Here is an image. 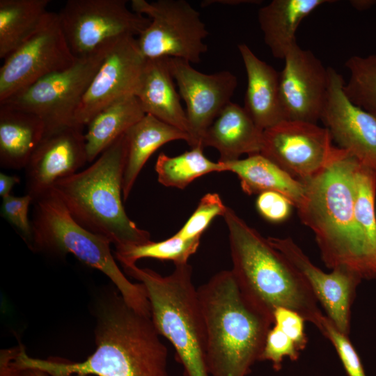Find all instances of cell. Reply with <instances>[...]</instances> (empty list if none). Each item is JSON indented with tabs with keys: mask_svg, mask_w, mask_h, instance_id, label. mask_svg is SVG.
Listing matches in <instances>:
<instances>
[{
	"mask_svg": "<svg viewBox=\"0 0 376 376\" xmlns=\"http://www.w3.org/2000/svg\"><path fill=\"white\" fill-rule=\"evenodd\" d=\"M46 132L41 118L0 104V165L20 169L27 165Z\"/></svg>",
	"mask_w": 376,
	"mask_h": 376,
	"instance_id": "23",
	"label": "cell"
},
{
	"mask_svg": "<svg viewBox=\"0 0 376 376\" xmlns=\"http://www.w3.org/2000/svg\"><path fill=\"white\" fill-rule=\"evenodd\" d=\"M227 208L218 194H206L201 198L193 214L175 235L184 240L201 238L212 221L218 216L224 217Z\"/></svg>",
	"mask_w": 376,
	"mask_h": 376,
	"instance_id": "32",
	"label": "cell"
},
{
	"mask_svg": "<svg viewBox=\"0 0 376 376\" xmlns=\"http://www.w3.org/2000/svg\"><path fill=\"white\" fill-rule=\"evenodd\" d=\"M263 134L244 107L231 102L206 130L201 144L217 149L219 161L226 162L239 159L243 154L260 153Z\"/></svg>",
	"mask_w": 376,
	"mask_h": 376,
	"instance_id": "21",
	"label": "cell"
},
{
	"mask_svg": "<svg viewBox=\"0 0 376 376\" xmlns=\"http://www.w3.org/2000/svg\"><path fill=\"white\" fill-rule=\"evenodd\" d=\"M273 320L274 325L287 335L299 351L305 349L308 343L306 320L299 313L285 307H278L273 313Z\"/></svg>",
	"mask_w": 376,
	"mask_h": 376,
	"instance_id": "36",
	"label": "cell"
},
{
	"mask_svg": "<svg viewBox=\"0 0 376 376\" xmlns=\"http://www.w3.org/2000/svg\"><path fill=\"white\" fill-rule=\"evenodd\" d=\"M33 203L28 194L23 196L10 195L3 198L1 215L15 226L22 235L31 243L33 240L32 223L29 221L28 212L29 205Z\"/></svg>",
	"mask_w": 376,
	"mask_h": 376,
	"instance_id": "35",
	"label": "cell"
},
{
	"mask_svg": "<svg viewBox=\"0 0 376 376\" xmlns=\"http://www.w3.org/2000/svg\"><path fill=\"white\" fill-rule=\"evenodd\" d=\"M200 240H184L175 234L161 242L116 246V256L123 266L136 264L137 260L144 258L171 260L175 265L184 264L196 252Z\"/></svg>",
	"mask_w": 376,
	"mask_h": 376,
	"instance_id": "30",
	"label": "cell"
},
{
	"mask_svg": "<svg viewBox=\"0 0 376 376\" xmlns=\"http://www.w3.org/2000/svg\"><path fill=\"white\" fill-rule=\"evenodd\" d=\"M376 171L359 162L354 173V217L370 266L376 276Z\"/></svg>",
	"mask_w": 376,
	"mask_h": 376,
	"instance_id": "28",
	"label": "cell"
},
{
	"mask_svg": "<svg viewBox=\"0 0 376 376\" xmlns=\"http://www.w3.org/2000/svg\"><path fill=\"white\" fill-rule=\"evenodd\" d=\"M22 376H49L44 371L38 369L22 370Z\"/></svg>",
	"mask_w": 376,
	"mask_h": 376,
	"instance_id": "41",
	"label": "cell"
},
{
	"mask_svg": "<svg viewBox=\"0 0 376 376\" xmlns=\"http://www.w3.org/2000/svg\"><path fill=\"white\" fill-rule=\"evenodd\" d=\"M345 66L350 77L343 89L356 105L376 115V54L352 56Z\"/></svg>",
	"mask_w": 376,
	"mask_h": 376,
	"instance_id": "31",
	"label": "cell"
},
{
	"mask_svg": "<svg viewBox=\"0 0 376 376\" xmlns=\"http://www.w3.org/2000/svg\"><path fill=\"white\" fill-rule=\"evenodd\" d=\"M125 0H68L58 13L68 44L76 57L90 54L125 36H139L150 24L130 10Z\"/></svg>",
	"mask_w": 376,
	"mask_h": 376,
	"instance_id": "10",
	"label": "cell"
},
{
	"mask_svg": "<svg viewBox=\"0 0 376 376\" xmlns=\"http://www.w3.org/2000/svg\"><path fill=\"white\" fill-rule=\"evenodd\" d=\"M169 58H146L134 95L146 114L152 115L190 136L187 113L182 107L180 93L174 85Z\"/></svg>",
	"mask_w": 376,
	"mask_h": 376,
	"instance_id": "19",
	"label": "cell"
},
{
	"mask_svg": "<svg viewBox=\"0 0 376 376\" xmlns=\"http://www.w3.org/2000/svg\"><path fill=\"white\" fill-rule=\"evenodd\" d=\"M131 8L151 21L136 38L146 58H177L198 63L207 51L204 40L209 33L200 13L187 1L132 0Z\"/></svg>",
	"mask_w": 376,
	"mask_h": 376,
	"instance_id": "9",
	"label": "cell"
},
{
	"mask_svg": "<svg viewBox=\"0 0 376 376\" xmlns=\"http://www.w3.org/2000/svg\"><path fill=\"white\" fill-rule=\"evenodd\" d=\"M17 351L7 355L3 354L1 358V376H22V370L15 364L14 359Z\"/></svg>",
	"mask_w": 376,
	"mask_h": 376,
	"instance_id": "38",
	"label": "cell"
},
{
	"mask_svg": "<svg viewBox=\"0 0 376 376\" xmlns=\"http://www.w3.org/2000/svg\"><path fill=\"white\" fill-rule=\"evenodd\" d=\"M214 1V2H220L219 3H224V4H230V5H234V4H240V3H244L245 2H247V3H251V2H253L255 3V2H256V1Z\"/></svg>",
	"mask_w": 376,
	"mask_h": 376,
	"instance_id": "42",
	"label": "cell"
},
{
	"mask_svg": "<svg viewBox=\"0 0 376 376\" xmlns=\"http://www.w3.org/2000/svg\"><path fill=\"white\" fill-rule=\"evenodd\" d=\"M169 60L171 75L186 105L191 148L201 146L206 130L231 102L237 79L228 70L206 74L198 71L185 60Z\"/></svg>",
	"mask_w": 376,
	"mask_h": 376,
	"instance_id": "14",
	"label": "cell"
},
{
	"mask_svg": "<svg viewBox=\"0 0 376 376\" xmlns=\"http://www.w3.org/2000/svg\"><path fill=\"white\" fill-rule=\"evenodd\" d=\"M20 182V179L17 175H7L3 173H0V196L2 198L10 194L13 187Z\"/></svg>",
	"mask_w": 376,
	"mask_h": 376,
	"instance_id": "39",
	"label": "cell"
},
{
	"mask_svg": "<svg viewBox=\"0 0 376 376\" xmlns=\"http://www.w3.org/2000/svg\"><path fill=\"white\" fill-rule=\"evenodd\" d=\"M127 157L123 180V198L125 201L139 173L150 157L162 146L184 140L190 146V136L150 114H146L125 133Z\"/></svg>",
	"mask_w": 376,
	"mask_h": 376,
	"instance_id": "22",
	"label": "cell"
},
{
	"mask_svg": "<svg viewBox=\"0 0 376 376\" xmlns=\"http://www.w3.org/2000/svg\"><path fill=\"white\" fill-rule=\"evenodd\" d=\"M198 290L205 331L209 376H246L260 360L273 317L241 291L231 270Z\"/></svg>",
	"mask_w": 376,
	"mask_h": 376,
	"instance_id": "3",
	"label": "cell"
},
{
	"mask_svg": "<svg viewBox=\"0 0 376 376\" xmlns=\"http://www.w3.org/2000/svg\"><path fill=\"white\" fill-rule=\"evenodd\" d=\"M300 351L295 343L281 329L273 325L269 330L259 361H269L273 368L279 371L285 357L297 361Z\"/></svg>",
	"mask_w": 376,
	"mask_h": 376,
	"instance_id": "34",
	"label": "cell"
},
{
	"mask_svg": "<svg viewBox=\"0 0 376 376\" xmlns=\"http://www.w3.org/2000/svg\"><path fill=\"white\" fill-rule=\"evenodd\" d=\"M331 141L326 127L310 122L285 120L263 130L260 153L303 182L327 166L334 147Z\"/></svg>",
	"mask_w": 376,
	"mask_h": 376,
	"instance_id": "12",
	"label": "cell"
},
{
	"mask_svg": "<svg viewBox=\"0 0 376 376\" xmlns=\"http://www.w3.org/2000/svg\"><path fill=\"white\" fill-rule=\"evenodd\" d=\"M329 88L320 120L339 147L376 171V115L346 95L342 76L328 68Z\"/></svg>",
	"mask_w": 376,
	"mask_h": 376,
	"instance_id": "18",
	"label": "cell"
},
{
	"mask_svg": "<svg viewBox=\"0 0 376 376\" xmlns=\"http://www.w3.org/2000/svg\"><path fill=\"white\" fill-rule=\"evenodd\" d=\"M359 162L347 150L334 146L327 166L302 182L306 198L297 212L301 222L314 233L329 269L347 267L370 280L376 276L354 217V173Z\"/></svg>",
	"mask_w": 376,
	"mask_h": 376,
	"instance_id": "2",
	"label": "cell"
},
{
	"mask_svg": "<svg viewBox=\"0 0 376 376\" xmlns=\"http://www.w3.org/2000/svg\"><path fill=\"white\" fill-rule=\"evenodd\" d=\"M247 77L244 108L263 130L285 120L279 72L260 59L246 44L237 46Z\"/></svg>",
	"mask_w": 376,
	"mask_h": 376,
	"instance_id": "20",
	"label": "cell"
},
{
	"mask_svg": "<svg viewBox=\"0 0 376 376\" xmlns=\"http://www.w3.org/2000/svg\"><path fill=\"white\" fill-rule=\"evenodd\" d=\"M86 162L82 126L71 125L45 132L24 168L26 194L35 203Z\"/></svg>",
	"mask_w": 376,
	"mask_h": 376,
	"instance_id": "17",
	"label": "cell"
},
{
	"mask_svg": "<svg viewBox=\"0 0 376 376\" xmlns=\"http://www.w3.org/2000/svg\"><path fill=\"white\" fill-rule=\"evenodd\" d=\"M126 157L124 134L87 169L58 181L52 189L77 223L116 246L151 241L150 233L128 217L123 204Z\"/></svg>",
	"mask_w": 376,
	"mask_h": 376,
	"instance_id": "5",
	"label": "cell"
},
{
	"mask_svg": "<svg viewBox=\"0 0 376 376\" xmlns=\"http://www.w3.org/2000/svg\"><path fill=\"white\" fill-rule=\"evenodd\" d=\"M222 163L226 171L237 175L242 191L248 195L276 191L287 197L297 209L304 202V184L260 153Z\"/></svg>",
	"mask_w": 376,
	"mask_h": 376,
	"instance_id": "24",
	"label": "cell"
},
{
	"mask_svg": "<svg viewBox=\"0 0 376 376\" xmlns=\"http://www.w3.org/2000/svg\"><path fill=\"white\" fill-rule=\"evenodd\" d=\"M34 203L32 243L36 248L73 254L107 276L129 306L141 315L151 316L144 286L141 283H132L120 271L111 252L109 240L77 223L53 190Z\"/></svg>",
	"mask_w": 376,
	"mask_h": 376,
	"instance_id": "7",
	"label": "cell"
},
{
	"mask_svg": "<svg viewBox=\"0 0 376 376\" xmlns=\"http://www.w3.org/2000/svg\"><path fill=\"white\" fill-rule=\"evenodd\" d=\"M123 267L144 286L152 321L159 334L173 345L184 376H209L204 321L191 266L175 265L173 272L165 276L136 264Z\"/></svg>",
	"mask_w": 376,
	"mask_h": 376,
	"instance_id": "6",
	"label": "cell"
},
{
	"mask_svg": "<svg viewBox=\"0 0 376 376\" xmlns=\"http://www.w3.org/2000/svg\"><path fill=\"white\" fill-rule=\"evenodd\" d=\"M113 41L77 57L71 66L38 80L0 104L36 115L44 122L46 132L77 125L75 112Z\"/></svg>",
	"mask_w": 376,
	"mask_h": 376,
	"instance_id": "8",
	"label": "cell"
},
{
	"mask_svg": "<svg viewBox=\"0 0 376 376\" xmlns=\"http://www.w3.org/2000/svg\"><path fill=\"white\" fill-rule=\"evenodd\" d=\"M331 0H273L261 7L258 20L265 43L274 57L284 59L297 43L296 31L301 21Z\"/></svg>",
	"mask_w": 376,
	"mask_h": 376,
	"instance_id": "25",
	"label": "cell"
},
{
	"mask_svg": "<svg viewBox=\"0 0 376 376\" xmlns=\"http://www.w3.org/2000/svg\"><path fill=\"white\" fill-rule=\"evenodd\" d=\"M256 207L265 220L272 223L285 221L290 216L291 201L284 195L276 191H264L258 194Z\"/></svg>",
	"mask_w": 376,
	"mask_h": 376,
	"instance_id": "37",
	"label": "cell"
},
{
	"mask_svg": "<svg viewBox=\"0 0 376 376\" xmlns=\"http://www.w3.org/2000/svg\"><path fill=\"white\" fill-rule=\"evenodd\" d=\"M267 240L301 274L324 308L327 317L340 331L349 336L351 307L361 277L344 267L333 269L330 273L323 272L290 237H269Z\"/></svg>",
	"mask_w": 376,
	"mask_h": 376,
	"instance_id": "16",
	"label": "cell"
},
{
	"mask_svg": "<svg viewBox=\"0 0 376 376\" xmlns=\"http://www.w3.org/2000/svg\"><path fill=\"white\" fill-rule=\"evenodd\" d=\"M146 61L134 36L113 40L75 112V123L84 127L107 106L134 95Z\"/></svg>",
	"mask_w": 376,
	"mask_h": 376,
	"instance_id": "13",
	"label": "cell"
},
{
	"mask_svg": "<svg viewBox=\"0 0 376 376\" xmlns=\"http://www.w3.org/2000/svg\"><path fill=\"white\" fill-rule=\"evenodd\" d=\"M145 115L135 95L121 98L97 112L86 124L84 134L88 162H94Z\"/></svg>",
	"mask_w": 376,
	"mask_h": 376,
	"instance_id": "26",
	"label": "cell"
},
{
	"mask_svg": "<svg viewBox=\"0 0 376 376\" xmlns=\"http://www.w3.org/2000/svg\"><path fill=\"white\" fill-rule=\"evenodd\" d=\"M0 68V103L38 80L71 66L77 60L58 15L47 12L36 31L6 58Z\"/></svg>",
	"mask_w": 376,
	"mask_h": 376,
	"instance_id": "11",
	"label": "cell"
},
{
	"mask_svg": "<svg viewBox=\"0 0 376 376\" xmlns=\"http://www.w3.org/2000/svg\"><path fill=\"white\" fill-rule=\"evenodd\" d=\"M151 317L137 313L120 295L104 306L95 332L97 348L81 362L40 359L20 348L15 359L21 370L49 376H170L168 350Z\"/></svg>",
	"mask_w": 376,
	"mask_h": 376,
	"instance_id": "1",
	"label": "cell"
},
{
	"mask_svg": "<svg viewBox=\"0 0 376 376\" xmlns=\"http://www.w3.org/2000/svg\"><path fill=\"white\" fill-rule=\"evenodd\" d=\"M279 72V91L285 120L316 123L325 105L329 72L309 50L295 45Z\"/></svg>",
	"mask_w": 376,
	"mask_h": 376,
	"instance_id": "15",
	"label": "cell"
},
{
	"mask_svg": "<svg viewBox=\"0 0 376 376\" xmlns=\"http://www.w3.org/2000/svg\"><path fill=\"white\" fill-rule=\"evenodd\" d=\"M231 269L243 294L273 317L278 307L299 313L319 330L324 315L309 285L297 268L256 229L228 207Z\"/></svg>",
	"mask_w": 376,
	"mask_h": 376,
	"instance_id": "4",
	"label": "cell"
},
{
	"mask_svg": "<svg viewBox=\"0 0 376 376\" xmlns=\"http://www.w3.org/2000/svg\"><path fill=\"white\" fill-rule=\"evenodd\" d=\"M49 0H0V58H6L38 28Z\"/></svg>",
	"mask_w": 376,
	"mask_h": 376,
	"instance_id": "27",
	"label": "cell"
},
{
	"mask_svg": "<svg viewBox=\"0 0 376 376\" xmlns=\"http://www.w3.org/2000/svg\"><path fill=\"white\" fill-rule=\"evenodd\" d=\"M351 5L357 10H363L371 8L376 3L375 0H354L350 1Z\"/></svg>",
	"mask_w": 376,
	"mask_h": 376,
	"instance_id": "40",
	"label": "cell"
},
{
	"mask_svg": "<svg viewBox=\"0 0 376 376\" xmlns=\"http://www.w3.org/2000/svg\"><path fill=\"white\" fill-rule=\"evenodd\" d=\"M320 331L334 345L348 376H366L359 354L348 336L340 331L324 315L321 320Z\"/></svg>",
	"mask_w": 376,
	"mask_h": 376,
	"instance_id": "33",
	"label": "cell"
},
{
	"mask_svg": "<svg viewBox=\"0 0 376 376\" xmlns=\"http://www.w3.org/2000/svg\"><path fill=\"white\" fill-rule=\"evenodd\" d=\"M155 169L159 183L181 189L204 175L226 171L222 162H212L205 156L201 145L175 157L161 153Z\"/></svg>",
	"mask_w": 376,
	"mask_h": 376,
	"instance_id": "29",
	"label": "cell"
}]
</instances>
